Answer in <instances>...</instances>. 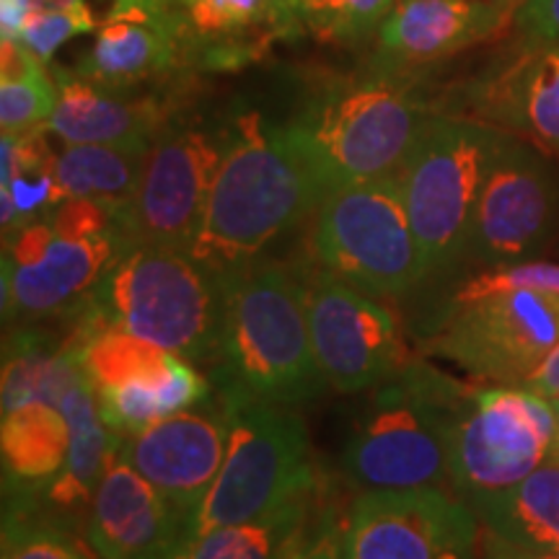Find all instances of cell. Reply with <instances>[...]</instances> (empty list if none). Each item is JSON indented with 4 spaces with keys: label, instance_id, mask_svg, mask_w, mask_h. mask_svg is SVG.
I'll return each instance as SVG.
<instances>
[{
    "label": "cell",
    "instance_id": "obj_1",
    "mask_svg": "<svg viewBox=\"0 0 559 559\" xmlns=\"http://www.w3.org/2000/svg\"><path fill=\"white\" fill-rule=\"evenodd\" d=\"M430 120L404 75L373 68L324 83L280 130L321 200L340 187L402 174Z\"/></svg>",
    "mask_w": 559,
    "mask_h": 559
},
{
    "label": "cell",
    "instance_id": "obj_2",
    "mask_svg": "<svg viewBox=\"0 0 559 559\" xmlns=\"http://www.w3.org/2000/svg\"><path fill=\"white\" fill-rule=\"evenodd\" d=\"M317 205V187L283 130L243 111L226 130V153L190 254L223 275L239 272Z\"/></svg>",
    "mask_w": 559,
    "mask_h": 559
},
{
    "label": "cell",
    "instance_id": "obj_3",
    "mask_svg": "<svg viewBox=\"0 0 559 559\" xmlns=\"http://www.w3.org/2000/svg\"><path fill=\"white\" fill-rule=\"evenodd\" d=\"M218 389L285 404L311 402L326 381L313 358L300 267L249 264L226 275Z\"/></svg>",
    "mask_w": 559,
    "mask_h": 559
},
{
    "label": "cell",
    "instance_id": "obj_4",
    "mask_svg": "<svg viewBox=\"0 0 559 559\" xmlns=\"http://www.w3.org/2000/svg\"><path fill=\"white\" fill-rule=\"evenodd\" d=\"M223 306V272L190 251L132 241L81 300L79 317L86 334L117 326L198 362L218 353Z\"/></svg>",
    "mask_w": 559,
    "mask_h": 559
},
{
    "label": "cell",
    "instance_id": "obj_5",
    "mask_svg": "<svg viewBox=\"0 0 559 559\" xmlns=\"http://www.w3.org/2000/svg\"><path fill=\"white\" fill-rule=\"evenodd\" d=\"M472 389L430 366L396 370L373 391L342 453L362 489H453L451 443Z\"/></svg>",
    "mask_w": 559,
    "mask_h": 559
},
{
    "label": "cell",
    "instance_id": "obj_6",
    "mask_svg": "<svg viewBox=\"0 0 559 559\" xmlns=\"http://www.w3.org/2000/svg\"><path fill=\"white\" fill-rule=\"evenodd\" d=\"M218 402L228 423L226 459L187 539L306 506L313 487L309 436L293 407L226 389Z\"/></svg>",
    "mask_w": 559,
    "mask_h": 559
},
{
    "label": "cell",
    "instance_id": "obj_7",
    "mask_svg": "<svg viewBox=\"0 0 559 559\" xmlns=\"http://www.w3.org/2000/svg\"><path fill=\"white\" fill-rule=\"evenodd\" d=\"M311 254L355 288L404 296L428 277L402 174L326 192L313 207Z\"/></svg>",
    "mask_w": 559,
    "mask_h": 559
},
{
    "label": "cell",
    "instance_id": "obj_8",
    "mask_svg": "<svg viewBox=\"0 0 559 559\" xmlns=\"http://www.w3.org/2000/svg\"><path fill=\"white\" fill-rule=\"evenodd\" d=\"M502 135L487 122L432 117L417 140L402 187L428 275L466 260L474 213Z\"/></svg>",
    "mask_w": 559,
    "mask_h": 559
},
{
    "label": "cell",
    "instance_id": "obj_9",
    "mask_svg": "<svg viewBox=\"0 0 559 559\" xmlns=\"http://www.w3.org/2000/svg\"><path fill=\"white\" fill-rule=\"evenodd\" d=\"M557 451L555 402L526 386L472 389L453 425V492L469 506L506 492Z\"/></svg>",
    "mask_w": 559,
    "mask_h": 559
},
{
    "label": "cell",
    "instance_id": "obj_10",
    "mask_svg": "<svg viewBox=\"0 0 559 559\" xmlns=\"http://www.w3.org/2000/svg\"><path fill=\"white\" fill-rule=\"evenodd\" d=\"M559 342V296L506 290L451 304L430 337V353L474 379L523 386Z\"/></svg>",
    "mask_w": 559,
    "mask_h": 559
},
{
    "label": "cell",
    "instance_id": "obj_11",
    "mask_svg": "<svg viewBox=\"0 0 559 559\" xmlns=\"http://www.w3.org/2000/svg\"><path fill=\"white\" fill-rule=\"evenodd\" d=\"M226 132L164 128L153 140L138 190L120 207L132 241L190 251L198 239L210 192L218 177Z\"/></svg>",
    "mask_w": 559,
    "mask_h": 559
},
{
    "label": "cell",
    "instance_id": "obj_12",
    "mask_svg": "<svg viewBox=\"0 0 559 559\" xmlns=\"http://www.w3.org/2000/svg\"><path fill=\"white\" fill-rule=\"evenodd\" d=\"M300 272L313 358L324 381L355 394L391 379L404 366V345L394 317L366 290L330 270Z\"/></svg>",
    "mask_w": 559,
    "mask_h": 559
},
{
    "label": "cell",
    "instance_id": "obj_13",
    "mask_svg": "<svg viewBox=\"0 0 559 559\" xmlns=\"http://www.w3.org/2000/svg\"><path fill=\"white\" fill-rule=\"evenodd\" d=\"M345 559H477V513L445 489H366L342 526Z\"/></svg>",
    "mask_w": 559,
    "mask_h": 559
},
{
    "label": "cell",
    "instance_id": "obj_14",
    "mask_svg": "<svg viewBox=\"0 0 559 559\" xmlns=\"http://www.w3.org/2000/svg\"><path fill=\"white\" fill-rule=\"evenodd\" d=\"M559 187L539 151L502 135L474 213L466 260L500 267L526 262L549 241Z\"/></svg>",
    "mask_w": 559,
    "mask_h": 559
},
{
    "label": "cell",
    "instance_id": "obj_15",
    "mask_svg": "<svg viewBox=\"0 0 559 559\" xmlns=\"http://www.w3.org/2000/svg\"><path fill=\"white\" fill-rule=\"evenodd\" d=\"M228 423L215 409L177 412L122 438L120 456L143 474L190 526L226 459Z\"/></svg>",
    "mask_w": 559,
    "mask_h": 559
},
{
    "label": "cell",
    "instance_id": "obj_16",
    "mask_svg": "<svg viewBox=\"0 0 559 559\" xmlns=\"http://www.w3.org/2000/svg\"><path fill=\"white\" fill-rule=\"evenodd\" d=\"M515 16L492 0H400L376 37L373 68L425 70L506 32Z\"/></svg>",
    "mask_w": 559,
    "mask_h": 559
},
{
    "label": "cell",
    "instance_id": "obj_17",
    "mask_svg": "<svg viewBox=\"0 0 559 559\" xmlns=\"http://www.w3.org/2000/svg\"><path fill=\"white\" fill-rule=\"evenodd\" d=\"M469 107L559 156V41L521 39L472 83Z\"/></svg>",
    "mask_w": 559,
    "mask_h": 559
},
{
    "label": "cell",
    "instance_id": "obj_18",
    "mask_svg": "<svg viewBox=\"0 0 559 559\" xmlns=\"http://www.w3.org/2000/svg\"><path fill=\"white\" fill-rule=\"evenodd\" d=\"M86 539L99 559H166L187 539V523L117 453L91 500Z\"/></svg>",
    "mask_w": 559,
    "mask_h": 559
},
{
    "label": "cell",
    "instance_id": "obj_19",
    "mask_svg": "<svg viewBox=\"0 0 559 559\" xmlns=\"http://www.w3.org/2000/svg\"><path fill=\"white\" fill-rule=\"evenodd\" d=\"M192 52L177 9L109 11L75 73L99 86L132 91L177 70Z\"/></svg>",
    "mask_w": 559,
    "mask_h": 559
},
{
    "label": "cell",
    "instance_id": "obj_20",
    "mask_svg": "<svg viewBox=\"0 0 559 559\" xmlns=\"http://www.w3.org/2000/svg\"><path fill=\"white\" fill-rule=\"evenodd\" d=\"M122 230L102 236H60L32 264H9L3 260V311L5 317H47L70 309L99 285L104 272L128 247Z\"/></svg>",
    "mask_w": 559,
    "mask_h": 559
},
{
    "label": "cell",
    "instance_id": "obj_21",
    "mask_svg": "<svg viewBox=\"0 0 559 559\" xmlns=\"http://www.w3.org/2000/svg\"><path fill=\"white\" fill-rule=\"evenodd\" d=\"M52 79L58 83V104L47 130L62 143L151 148L166 128V109L156 99L99 86L58 66L52 68Z\"/></svg>",
    "mask_w": 559,
    "mask_h": 559
},
{
    "label": "cell",
    "instance_id": "obj_22",
    "mask_svg": "<svg viewBox=\"0 0 559 559\" xmlns=\"http://www.w3.org/2000/svg\"><path fill=\"white\" fill-rule=\"evenodd\" d=\"M194 60L202 68H239L264 41L304 32L296 0H174Z\"/></svg>",
    "mask_w": 559,
    "mask_h": 559
},
{
    "label": "cell",
    "instance_id": "obj_23",
    "mask_svg": "<svg viewBox=\"0 0 559 559\" xmlns=\"http://www.w3.org/2000/svg\"><path fill=\"white\" fill-rule=\"evenodd\" d=\"M58 407L68 419L70 445L66 466L47 487V498L62 510L91 508L109 461L120 453L122 436L104 423L99 400H94V383L86 373L70 383Z\"/></svg>",
    "mask_w": 559,
    "mask_h": 559
},
{
    "label": "cell",
    "instance_id": "obj_24",
    "mask_svg": "<svg viewBox=\"0 0 559 559\" xmlns=\"http://www.w3.org/2000/svg\"><path fill=\"white\" fill-rule=\"evenodd\" d=\"M70 428L60 407L50 402H29L3 412L0 453L5 487L32 495L45 481L58 477L68 459Z\"/></svg>",
    "mask_w": 559,
    "mask_h": 559
},
{
    "label": "cell",
    "instance_id": "obj_25",
    "mask_svg": "<svg viewBox=\"0 0 559 559\" xmlns=\"http://www.w3.org/2000/svg\"><path fill=\"white\" fill-rule=\"evenodd\" d=\"M83 342V330L66 342H55L34 330L5 340L3 412L29 402H50L58 407L70 383L83 373L79 358Z\"/></svg>",
    "mask_w": 559,
    "mask_h": 559
},
{
    "label": "cell",
    "instance_id": "obj_26",
    "mask_svg": "<svg viewBox=\"0 0 559 559\" xmlns=\"http://www.w3.org/2000/svg\"><path fill=\"white\" fill-rule=\"evenodd\" d=\"M487 531L534 549L559 551V459L544 461L506 492L472 502Z\"/></svg>",
    "mask_w": 559,
    "mask_h": 559
},
{
    "label": "cell",
    "instance_id": "obj_27",
    "mask_svg": "<svg viewBox=\"0 0 559 559\" xmlns=\"http://www.w3.org/2000/svg\"><path fill=\"white\" fill-rule=\"evenodd\" d=\"M148 151L130 145H68L55 153L52 164L60 200L91 198L122 205L138 190Z\"/></svg>",
    "mask_w": 559,
    "mask_h": 559
},
{
    "label": "cell",
    "instance_id": "obj_28",
    "mask_svg": "<svg viewBox=\"0 0 559 559\" xmlns=\"http://www.w3.org/2000/svg\"><path fill=\"white\" fill-rule=\"evenodd\" d=\"M81 368L96 391L124 386V383H156L169 373L171 353L138 334L107 326L88 334L81 345Z\"/></svg>",
    "mask_w": 559,
    "mask_h": 559
},
{
    "label": "cell",
    "instance_id": "obj_29",
    "mask_svg": "<svg viewBox=\"0 0 559 559\" xmlns=\"http://www.w3.org/2000/svg\"><path fill=\"white\" fill-rule=\"evenodd\" d=\"M304 513L306 506H298L264 521L213 528L185 539L166 559H283Z\"/></svg>",
    "mask_w": 559,
    "mask_h": 559
},
{
    "label": "cell",
    "instance_id": "obj_30",
    "mask_svg": "<svg viewBox=\"0 0 559 559\" xmlns=\"http://www.w3.org/2000/svg\"><path fill=\"white\" fill-rule=\"evenodd\" d=\"M400 0H296L306 32L321 41H358L379 32Z\"/></svg>",
    "mask_w": 559,
    "mask_h": 559
},
{
    "label": "cell",
    "instance_id": "obj_31",
    "mask_svg": "<svg viewBox=\"0 0 559 559\" xmlns=\"http://www.w3.org/2000/svg\"><path fill=\"white\" fill-rule=\"evenodd\" d=\"M58 104V83L41 62L34 60L24 73L0 79V128L3 135L29 132L50 124Z\"/></svg>",
    "mask_w": 559,
    "mask_h": 559
},
{
    "label": "cell",
    "instance_id": "obj_32",
    "mask_svg": "<svg viewBox=\"0 0 559 559\" xmlns=\"http://www.w3.org/2000/svg\"><path fill=\"white\" fill-rule=\"evenodd\" d=\"M96 29V16L88 9L86 0H73V3L60 5V9H37L26 21L19 41L34 60L47 66L55 52L75 34H86Z\"/></svg>",
    "mask_w": 559,
    "mask_h": 559
},
{
    "label": "cell",
    "instance_id": "obj_33",
    "mask_svg": "<svg viewBox=\"0 0 559 559\" xmlns=\"http://www.w3.org/2000/svg\"><path fill=\"white\" fill-rule=\"evenodd\" d=\"M0 559H94L60 528L34 523L16 510L3 515V547Z\"/></svg>",
    "mask_w": 559,
    "mask_h": 559
},
{
    "label": "cell",
    "instance_id": "obj_34",
    "mask_svg": "<svg viewBox=\"0 0 559 559\" xmlns=\"http://www.w3.org/2000/svg\"><path fill=\"white\" fill-rule=\"evenodd\" d=\"M506 290H539L559 296V264L526 260L500 264V267H489L487 272H481V275L461 283L456 293L451 296V304L472 300L479 296H492V293Z\"/></svg>",
    "mask_w": 559,
    "mask_h": 559
},
{
    "label": "cell",
    "instance_id": "obj_35",
    "mask_svg": "<svg viewBox=\"0 0 559 559\" xmlns=\"http://www.w3.org/2000/svg\"><path fill=\"white\" fill-rule=\"evenodd\" d=\"M99 412L117 436L130 438L164 419L158 404V381H135L99 391Z\"/></svg>",
    "mask_w": 559,
    "mask_h": 559
},
{
    "label": "cell",
    "instance_id": "obj_36",
    "mask_svg": "<svg viewBox=\"0 0 559 559\" xmlns=\"http://www.w3.org/2000/svg\"><path fill=\"white\" fill-rule=\"evenodd\" d=\"M207 381L194 370L192 362H187L179 355H174L169 373L158 381V404L160 415L169 417L177 415V412H185L194 407V404H202L207 396Z\"/></svg>",
    "mask_w": 559,
    "mask_h": 559
},
{
    "label": "cell",
    "instance_id": "obj_37",
    "mask_svg": "<svg viewBox=\"0 0 559 559\" xmlns=\"http://www.w3.org/2000/svg\"><path fill=\"white\" fill-rule=\"evenodd\" d=\"M342 526L345 523H337V515L330 510L321 513L309 531H304V523H300L283 559H345Z\"/></svg>",
    "mask_w": 559,
    "mask_h": 559
},
{
    "label": "cell",
    "instance_id": "obj_38",
    "mask_svg": "<svg viewBox=\"0 0 559 559\" xmlns=\"http://www.w3.org/2000/svg\"><path fill=\"white\" fill-rule=\"evenodd\" d=\"M515 29L528 41H559V0H528L515 13Z\"/></svg>",
    "mask_w": 559,
    "mask_h": 559
},
{
    "label": "cell",
    "instance_id": "obj_39",
    "mask_svg": "<svg viewBox=\"0 0 559 559\" xmlns=\"http://www.w3.org/2000/svg\"><path fill=\"white\" fill-rule=\"evenodd\" d=\"M477 559H559V551L551 549H534L523 544L508 542L492 531H481Z\"/></svg>",
    "mask_w": 559,
    "mask_h": 559
},
{
    "label": "cell",
    "instance_id": "obj_40",
    "mask_svg": "<svg viewBox=\"0 0 559 559\" xmlns=\"http://www.w3.org/2000/svg\"><path fill=\"white\" fill-rule=\"evenodd\" d=\"M523 386L549 402L559 400V342L549 349L547 358L539 362V368L528 376V381Z\"/></svg>",
    "mask_w": 559,
    "mask_h": 559
},
{
    "label": "cell",
    "instance_id": "obj_41",
    "mask_svg": "<svg viewBox=\"0 0 559 559\" xmlns=\"http://www.w3.org/2000/svg\"><path fill=\"white\" fill-rule=\"evenodd\" d=\"M37 9V0H0V37L3 41H19L26 21Z\"/></svg>",
    "mask_w": 559,
    "mask_h": 559
},
{
    "label": "cell",
    "instance_id": "obj_42",
    "mask_svg": "<svg viewBox=\"0 0 559 559\" xmlns=\"http://www.w3.org/2000/svg\"><path fill=\"white\" fill-rule=\"evenodd\" d=\"M492 3H498L500 9H506V11H510L515 16V13H519L523 5L528 3V0H492Z\"/></svg>",
    "mask_w": 559,
    "mask_h": 559
},
{
    "label": "cell",
    "instance_id": "obj_43",
    "mask_svg": "<svg viewBox=\"0 0 559 559\" xmlns=\"http://www.w3.org/2000/svg\"><path fill=\"white\" fill-rule=\"evenodd\" d=\"M555 409H557V415H559V400H555Z\"/></svg>",
    "mask_w": 559,
    "mask_h": 559
},
{
    "label": "cell",
    "instance_id": "obj_44",
    "mask_svg": "<svg viewBox=\"0 0 559 559\" xmlns=\"http://www.w3.org/2000/svg\"><path fill=\"white\" fill-rule=\"evenodd\" d=\"M555 459H559V451H557V456H555Z\"/></svg>",
    "mask_w": 559,
    "mask_h": 559
}]
</instances>
